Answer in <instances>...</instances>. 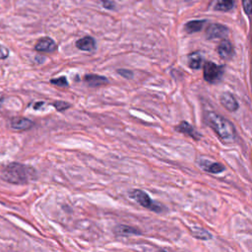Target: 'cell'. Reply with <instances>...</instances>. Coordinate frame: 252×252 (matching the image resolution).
<instances>
[{
	"label": "cell",
	"instance_id": "6da1fadb",
	"mask_svg": "<svg viewBox=\"0 0 252 252\" xmlns=\"http://www.w3.org/2000/svg\"><path fill=\"white\" fill-rule=\"evenodd\" d=\"M205 122L224 143H233L236 140L237 133L233 124L223 116L215 111H208L205 114Z\"/></svg>",
	"mask_w": 252,
	"mask_h": 252
},
{
	"label": "cell",
	"instance_id": "7a4b0ae2",
	"mask_svg": "<svg viewBox=\"0 0 252 252\" xmlns=\"http://www.w3.org/2000/svg\"><path fill=\"white\" fill-rule=\"evenodd\" d=\"M35 171L33 168L19 162L7 164L3 171L2 177L5 181L13 184H24L33 178Z\"/></svg>",
	"mask_w": 252,
	"mask_h": 252
},
{
	"label": "cell",
	"instance_id": "3957f363",
	"mask_svg": "<svg viewBox=\"0 0 252 252\" xmlns=\"http://www.w3.org/2000/svg\"><path fill=\"white\" fill-rule=\"evenodd\" d=\"M129 196H130V198L135 200L138 204H140L142 207H144L146 209H149L153 212L160 213L164 210V208L161 205H159L158 203L152 200L151 197L143 190L134 189V190L130 191Z\"/></svg>",
	"mask_w": 252,
	"mask_h": 252
},
{
	"label": "cell",
	"instance_id": "277c9868",
	"mask_svg": "<svg viewBox=\"0 0 252 252\" xmlns=\"http://www.w3.org/2000/svg\"><path fill=\"white\" fill-rule=\"evenodd\" d=\"M224 65H218L212 61H207L204 64L203 76L206 82L210 84H216L221 80L223 75Z\"/></svg>",
	"mask_w": 252,
	"mask_h": 252
},
{
	"label": "cell",
	"instance_id": "5b68a950",
	"mask_svg": "<svg viewBox=\"0 0 252 252\" xmlns=\"http://www.w3.org/2000/svg\"><path fill=\"white\" fill-rule=\"evenodd\" d=\"M229 33V31L226 26L221 24H211L205 32L207 39H216V38H224Z\"/></svg>",
	"mask_w": 252,
	"mask_h": 252
},
{
	"label": "cell",
	"instance_id": "8992f818",
	"mask_svg": "<svg viewBox=\"0 0 252 252\" xmlns=\"http://www.w3.org/2000/svg\"><path fill=\"white\" fill-rule=\"evenodd\" d=\"M57 48V45L55 43V41L48 37V36H44L41 37L37 40V42L34 45V49L38 52H45V53H50L55 51Z\"/></svg>",
	"mask_w": 252,
	"mask_h": 252
},
{
	"label": "cell",
	"instance_id": "52a82bcc",
	"mask_svg": "<svg viewBox=\"0 0 252 252\" xmlns=\"http://www.w3.org/2000/svg\"><path fill=\"white\" fill-rule=\"evenodd\" d=\"M217 51L219 56L221 59L224 60H228L230 59L233 54H234V49H233V45L231 44V42L227 39H222L220 44L217 47Z\"/></svg>",
	"mask_w": 252,
	"mask_h": 252
},
{
	"label": "cell",
	"instance_id": "ba28073f",
	"mask_svg": "<svg viewBox=\"0 0 252 252\" xmlns=\"http://www.w3.org/2000/svg\"><path fill=\"white\" fill-rule=\"evenodd\" d=\"M175 130L180 132V133H183V134H185V135H187L189 137H191L194 140H199L201 138V134L191 124H189L186 121L180 122L175 127Z\"/></svg>",
	"mask_w": 252,
	"mask_h": 252
},
{
	"label": "cell",
	"instance_id": "9c48e42d",
	"mask_svg": "<svg viewBox=\"0 0 252 252\" xmlns=\"http://www.w3.org/2000/svg\"><path fill=\"white\" fill-rule=\"evenodd\" d=\"M11 127L18 131H24L32 128L33 126V122L26 117H13L10 121Z\"/></svg>",
	"mask_w": 252,
	"mask_h": 252
},
{
	"label": "cell",
	"instance_id": "30bf717a",
	"mask_svg": "<svg viewBox=\"0 0 252 252\" xmlns=\"http://www.w3.org/2000/svg\"><path fill=\"white\" fill-rule=\"evenodd\" d=\"M199 165L205 171L210 172V173H214V174L220 173V172H222L225 169V167L221 163L213 162V161H210V160H207V159L199 160Z\"/></svg>",
	"mask_w": 252,
	"mask_h": 252
},
{
	"label": "cell",
	"instance_id": "8fae6325",
	"mask_svg": "<svg viewBox=\"0 0 252 252\" xmlns=\"http://www.w3.org/2000/svg\"><path fill=\"white\" fill-rule=\"evenodd\" d=\"M220 103L229 111H235L238 109V102L230 93H222V94L220 97Z\"/></svg>",
	"mask_w": 252,
	"mask_h": 252
},
{
	"label": "cell",
	"instance_id": "7c38bea8",
	"mask_svg": "<svg viewBox=\"0 0 252 252\" xmlns=\"http://www.w3.org/2000/svg\"><path fill=\"white\" fill-rule=\"evenodd\" d=\"M76 46L83 51H94L95 49V40L94 37L87 35L76 41Z\"/></svg>",
	"mask_w": 252,
	"mask_h": 252
},
{
	"label": "cell",
	"instance_id": "4fadbf2b",
	"mask_svg": "<svg viewBox=\"0 0 252 252\" xmlns=\"http://www.w3.org/2000/svg\"><path fill=\"white\" fill-rule=\"evenodd\" d=\"M114 233L118 236H128V235H131V234L140 235V234H142V231L139 230L136 227H133V226H129V225H125V224H119V225L115 226Z\"/></svg>",
	"mask_w": 252,
	"mask_h": 252
},
{
	"label": "cell",
	"instance_id": "5bb4252c",
	"mask_svg": "<svg viewBox=\"0 0 252 252\" xmlns=\"http://www.w3.org/2000/svg\"><path fill=\"white\" fill-rule=\"evenodd\" d=\"M84 80L90 87H99L108 83V80L105 77L96 74H88L85 76Z\"/></svg>",
	"mask_w": 252,
	"mask_h": 252
},
{
	"label": "cell",
	"instance_id": "9a60e30c",
	"mask_svg": "<svg viewBox=\"0 0 252 252\" xmlns=\"http://www.w3.org/2000/svg\"><path fill=\"white\" fill-rule=\"evenodd\" d=\"M206 23H207V20H193L185 24L184 30L187 33H194V32H200Z\"/></svg>",
	"mask_w": 252,
	"mask_h": 252
},
{
	"label": "cell",
	"instance_id": "2e32d148",
	"mask_svg": "<svg viewBox=\"0 0 252 252\" xmlns=\"http://www.w3.org/2000/svg\"><path fill=\"white\" fill-rule=\"evenodd\" d=\"M203 64V57L199 51L192 52L188 55V65L193 70H198Z\"/></svg>",
	"mask_w": 252,
	"mask_h": 252
},
{
	"label": "cell",
	"instance_id": "e0dca14e",
	"mask_svg": "<svg viewBox=\"0 0 252 252\" xmlns=\"http://www.w3.org/2000/svg\"><path fill=\"white\" fill-rule=\"evenodd\" d=\"M235 0H219L215 5V10L220 12H228L233 9Z\"/></svg>",
	"mask_w": 252,
	"mask_h": 252
},
{
	"label": "cell",
	"instance_id": "ac0fdd59",
	"mask_svg": "<svg viewBox=\"0 0 252 252\" xmlns=\"http://www.w3.org/2000/svg\"><path fill=\"white\" fill-rule=\"evenodd\" d=\"M192 234L194 237L199 238V239H203V240H207L212 238V234L207 231L206 229L202 228V227H194L192 228Z\"/></svg>",
	"mask_w": 252,
	"mask_h": 252
},
{
	"label": "cell",
	"instance_id": "d6986e66",
	"mask_svg": "<svg viewBox=\"0 0 252 252\" xmlns=\"http://www.w3.org/2000/svg\"><path fill=\"white\" fill-rule=\"evenodd\" d=\"M50 83L53 85H56L58 87H61V88H66L68 86V82H67V79L65 76H62V77H59L56 79H51Z\"/></svg>",
	"mask_w": 252,
	"mask_h": 252
},
{
	"label": "cell",
	"instance_id": "ffe728a7",
	"mask_svg": "<svg viewBox=\"0 0 252 252\" xmlns=\"http://www.w3.org/2000/svg\"><path fill=\"white\" fill-rule=\"evenodd\" d=\"M58 111H64L66 110L67 108H69L71 105L70 103L66 102V101H62V100H57V101H54V103L52 104Z\"/></svg>",
	"mask_w": 252,
	"mask_h": 252
},
{
	"label": "cell",
	"instance_id": "44dd1931",
	"mask_svg": "<svg viewBox=\"0 0 252 252\" xmlns=\"http://www.w3.org/2000/svg\"><path fill=\"white\" fill-rule=\"evenodd\" d=\"M242 7L244 9L245 14L247 16H250V14H251V7H252L251 0H242Z\"/></svg>",
	"mask_w": 252,
	"mask_h": 252
},
{
	"label": "cell",
	"instance_id": "7402d4cb",
	"mask_svg": "<svg viewBox=\"0 0 252 252\" xmlns=\"http://www.w3.org/2000/svg\"><path fill=\"white\" fill-rule=\"evenodd\" d=\"M117 73H118L120 76H122V77H124V78H126V79H132V78H133V75H134L132 71L127 70V69H118V70H117Z\"/></svg>",
	"mask_w": 252,
	"mask_h": 252
},
{
	"label": "cell",
	"instance_id": "603a6c76",
	"mask_svg": "<svg viewBox=\"0 0 252 252\" xmlns=\"http://www.w3.org/2000/svg\"><path fill=\"white\" fill-rule=\"evenodd\" d=\"M101 5L103 8L107 9V10H113L115 9V3L113 1L110 0H101Z\"/></svg>",
	"mask_w": 252,
	"mask_h": 252
},
{
	"label": "cell",
	"instance_id": "cb8c5ba5",
	"mask_svg": "<svg viewBox=\"0 0 252 252\" xmlns=\"http://www.w3.org/2000/svg\"><path fill=\"white\" fill-rule=\"evenodd\" d=\"M9 55V51L6 47H3V46H0V59H4L6 57H8Z\"/></svg>",
	"mask_w": 252,
	"mask_h": 252
},
{
	"label": "cell",
	"instance_id": "d4e9b609",
	"mask_svg": "<svg viewBox=\"0 0 252 252\" xmlns=\"http://www.w3.org/2000/svg\"><path fill=\"white\" fill-rule=\"evenodd\" d=\"M42 104H43V101H37V102L33 105V108H34V109H38Z\"/></svg>",
	"mask_w": 252,
	"mask_h": 252
},
{
	"label": "cell",
	"instance_id": "484cf974",
	"mask_svg": "<svg viewBox=\"0 0 252 252\" xmlns=\"http://www.w3.org/2000/svg\"><path fill=\"white\" fill-rule=\"evenodd\" d=\"M3 98H4V96H3L2 94H0V105H1V103H2V101H3Z\"/></svg>",
	"mask_w": 252,
	"mask_h": 252
},
{
	"label": "cell",
	"instance_id": "4316f807",
	"mask_svg": "<svg viewBox=\"0 0 252 252\" xmlns=\"http://www.w3.org/2000/svg\"><path fill=\"white\" fill-rule=\"evenodd\" d=\"M187 1H188V0H187ZM189 1H190V0H189Z\"/></svg>",
	"mask_w": 252,
	"mask_h": 252
}]
</instances>
